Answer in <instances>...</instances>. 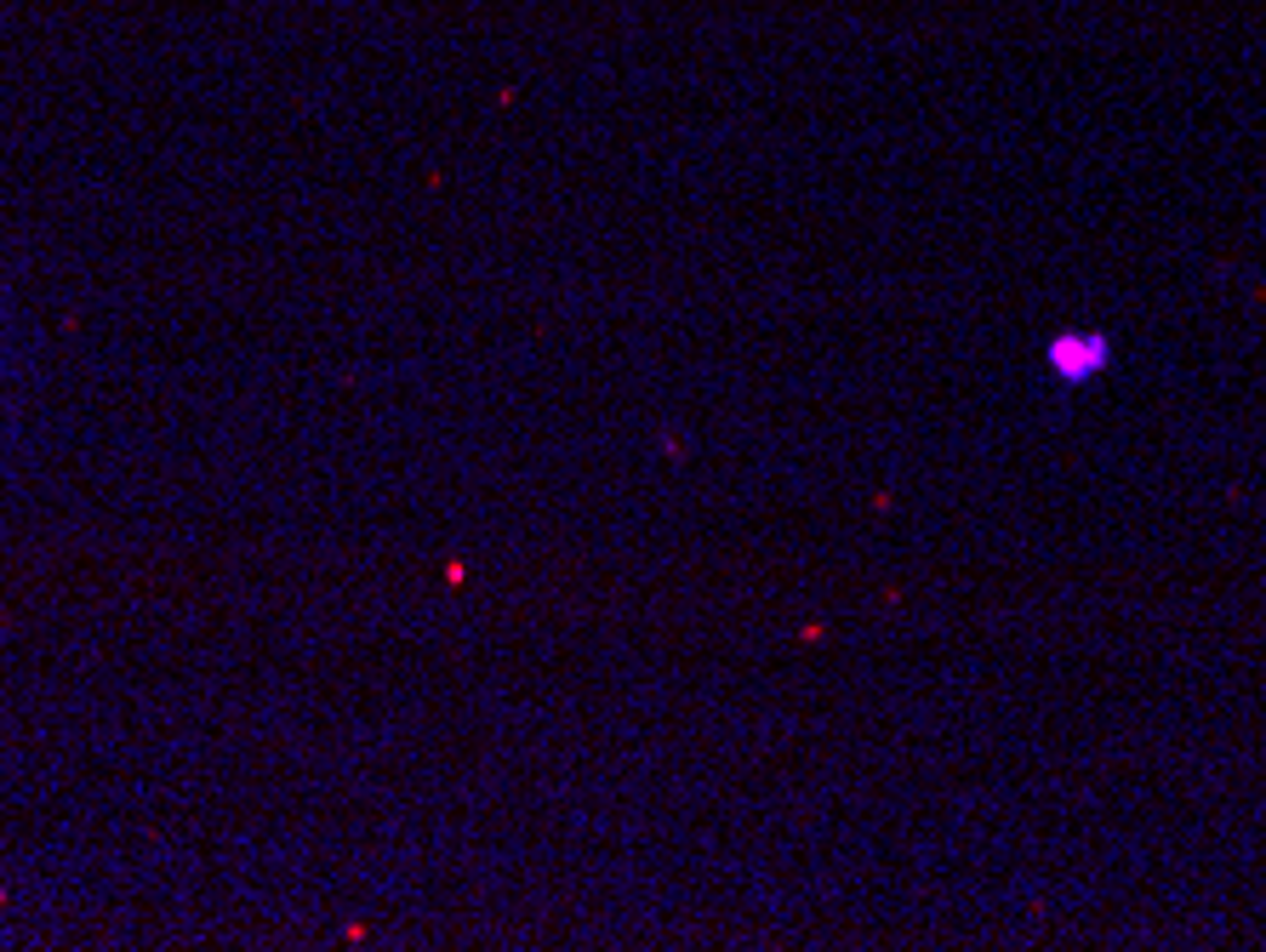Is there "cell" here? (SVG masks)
<instances>
[{"mask_svg":"<svg viewBox=\"0 0 1266 952\" xmlns=\"http://www.w3.org/2000/svg\"><path fill=\"white\" fill-rule=\"evenodd\" d=\"M1101 360H1107V348L1090 337H1067V342H1055L1050 348V365L1061 371V377H1090V371H1101Z\"/></svg>","mask_w":1266,"mask_h":952,"instance_id":"cell-1","label":"cell"}]
</instances>
